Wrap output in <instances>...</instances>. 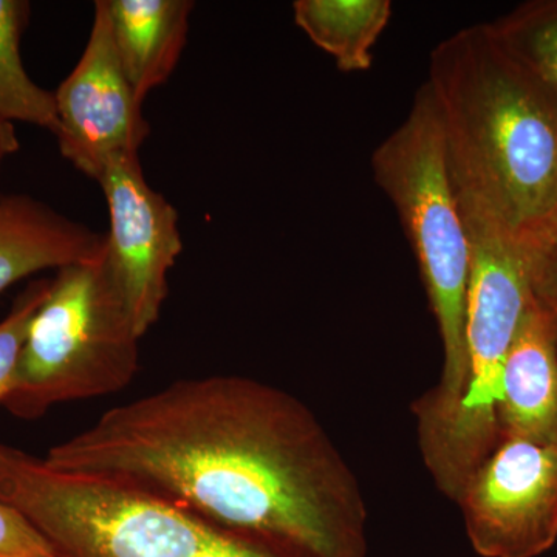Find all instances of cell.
Instances as JSON below:
<instances>
[{
    "instance_id": "cell-16",
    "label": "cell",
    "mask_w": 557,
    "mask_h": 557,
    "mask_svg": "<svg viewBox=\"0 0 557 557\" xmlns=\"http://www.w3.org/2000/svg\"><path fill=\"white\" fill-rule=\"evenodd\" d=\"M49 288L50 281L33 282L0 321V405L9 394L33 318L47 298Z\"/></svg>"
},
{
    "instance_id": "cell-18",
    "label": "cell",
    "mask_w": 557,
    "mask_h": 557,
    "mask_svg": "<svg viewBox=\"0 0 557 557\" xmlns=\"http://www.w3.org/2000/svg\"><path fill=\"white\" fill-rule=\"evenodd\" d=\"M531 289L534 298L547 310L557 332V247L528 251Z\"/></svg>"
},
{
    "instance_id": "cell-15",
    "label": "cell",
    "mask_w": 557,
    "mask_h": 557,
    "mask_svg": "<svg viewBox=\"0 0 557 557\" xmlns=\"http://www.w3.org/2000/svg\"><path fill=\"white\" fill-rule=\"evenodd\" d=\"M490 24L557 104V0L523 3Z\"/></svg>"
},
{
    "instance_id": "cell-14",
    "label": "cell",
    "mask_w": 557,
    "mask_h": 557,
    "mask_svg": "<svg viewBox=\"0 0 557 557\" xmlns=\"http://www.w3.org/2000/svg\"><path fill=\"white\" fill-rule=\"evenodd\" d=\"M30 3L0 0V120L21 121L57 132V100L53 91L39 87L25 70L21 38Z\"/></svg>"
},
{
    "instance_id": "cell-20",
    "label": "cell",
    "mask_w": 557,
    "mask_h": 557,
    "mask_svg": "<svg viewBox=\"0 0 557 557\" xmlns=\"http://www.w3.org/2000/svg\"><path fill=\"white\" fill-rule=\"evenodd\" d=\"M20 146L14 124L0 120V168H2L3 161L20 150Z\"/></svg>"
},
{
    "instance_id": "cell-8",
    "label": "cell",
    "mask_w": 557,
    "mask_h": 557,
    "mask_svg": "<svg viewBox=\"0 0 557 557\" xmlns=\"http://www.w3.org/2000/svg\"><path fill=\"white\" fill-rule=\"evenodd\" d=\"M54 100L61 156L95 182L110 160L138 153L149 137L143 102L116 54L106 0L95 2L86 49Z\"/></svg>"
},
{
    "instance_id": "cell-2",
    "label": "cell",
    "mask_w": 557,
    "mask_h": 557,
    "mask_svg": "<svg viewBox=\"0 0 557 557\" xmlns=\"http://www.w3.org/2000/svg\"><path fill=\"white\" fill-rule=\"evenodd\" d=\"M463 214L522 237L557 197V104L491 24L442 40L424 84Z\"/></svg>"
},
{
    "instance_id": "cell-12",
    "label": "cell",
    "mask_w": 557,
    "mask_h": 557,
    "mask_svg": "<svg viewBox=\"0 0 557 557\" xmlns=\"http://www.w3.org/2000/svg\"><path fill=\"white\" fill-rule=\"evenodd\" d=\"M113 44L139 101L171 78L188 39L190 0H106Z\"/></svg>"
},
{
    "instance_id": "cell-6",
    "label": "cell",
    "mask_w": 557,
    "mask_h": 557,
    "mask_svg": "<svg viewBox=\"0 0 557 557\" xmlns=\"http://www.w3.org/2000/svg\"><path fill=\"white\" fill-rule=\"evenodd\" d=\"M463 219L472 247L463 383L453 417L420 448L435 485L456 504L500 442L505 359L533 296L530 260L518 237L493 220L467 214Z\"/></svg>"
},
{
    "instance_id": "cell-9",
    "label": "cell",
    "mask_w": 557,
    "mask_h": 557,
    "mask_svg": "<svg viewBox=\"0 0 557 557\" xmlns=\"http://www.w3.org/2000/svg\"><path fill=\"white\" fill-rule=\"evenodd\" d=\"M97 182L109 211L106 260L143 336L159 321L168 274L183 249L178 212L150 188L138 153L110 160Z\"/></svg>"
},
{
    "instance_id": "cell-5",
    "label": "cell",
    "mask_w": 557,
    "mask_h": 557,
    "mask_svg": "<svg viewBox=\"0 0 557 557\" xmlns=\"http://www.w3.org/2000/svg\"><path fill=\"white\" fill-rule=\"evenodd\" d=\"M139 338L106 248L100 258L64 267L33 318L0 406L38 420L62 403L115 394L137 375Z\"/></svg>"
},
{
    "instance_id": "cell-10",
    "label": "cell",
    "mask_w": 557,
    "mask_h": 557,
    "mask_svg": "<svg viewBox=\"0 0 557 557\" xmlns=\"http://www.w3.org/2000/svg\"><path fill=\"white\" fill-rule=\"evenodd\" d=\"M498 431L500 440L557 445V332L534 295L505 359Z\"/></svg>"
},
{
    "instance_id": "cell-1",
    "label": "cell",
    "mask_w": 557,
    "mask_h": 557,
    "mask_svg": "<svg viewBox=\"0 0 557 557\" xmlns=\"http://www.w3.org/2000/svg\"><path fill=\"white\" fill-rule=\"evenodd\" d=\"M44 460L148 491L299 557H368L354 471L300 399L258 380L175 381L102 413Z\"/></svg>"
},
{
    "instance_id": "cell-7",
    "label": "cell",
    "mask_w": 557,
    "mask_h": 557,
    "mask_svg": "<svg viewBox=\"0 0 557 557\" xmlns=\"http://www.w3.org/2000/svg\"><path fill=\"white\" fill-rule=\"evenodd\" d=\"M482 557H537L557 541V445L504 438L457 502Z\"/></svg>"
},
{
    "instance_id": "cell-3",
    "label": "cell",
    "mask_w": 557,
    "mask_h": 557,
    "mask_svg": "<svg viewBox=\"0 0 557 557\" xmlns=\"http://www.w3.org/2000/svg\"><path fill=\"white\" fill-rule=\"evenodd\" d=\"M0 502L60 557H299L148 491L50 467L0 443Z\"/></svg>"
},
{
    "instance_id": "cell-4",
    "label": "cell",
    "mask_w": 557,
    "mask_h": 557,
    "mask_svg": "<svg viewBox=\"0 0 557 557\" xmlns=\"http://www.w3.org/2000/svg\"><path fill=\"white\" fill-rule=\"evenodd\" d=\"M372 171L397 209L442 338V376L412 405L421 448L446 426L460 398L472 262L467 222L426 86L418 91L408 119L373 150Z\"/></svg>"
},
{
    "instance_id": "cell-17",
    "label": "cell",
    "mask_w": 557,
    "mask_h": 557,
    "mask_svg": "<svg viewBox=\"0 0 557 557\" xmlns=\"http://www.w3.org/2000/svg\"><path fill=\"white\" fill-rule=\"evenodd\" d=\"M0 557H60L16 509L0 502Z\"/></svg>"
},
{
    "instance_id": "cell-11",
    "label": "cell",
    "mask_w": 557,
    "mask_h": 557,
    "mask_svg": "<svg viewBox=\"0 0 557 557\" xmlns=\"http://www.w3.org/2000/svg\"><path fill=\"white\" fill-rule=\"evenodd\" d=\"M106 234L27 194H0V293L42 270L100 258Z\"/></svg>"
},
{
    "instance_id": "cell-19",
    "label": "cell",
    "mask_w": 557,
    "mask_h": 557,
    "mask_svg": "<svg viewBox=\"0 0 557 557\" xmlns=\"http://www.w3.org/2000/svg\"><path fill=\"white\" fill-rule=\"evenodd\" d=\"M518 240L528 251L557 247V197L547 214Z\"/></svg>"
},
{
    "instance_id": "cell-13",
    "label": "cell",
    "mask_w": 557,
    "mask_h": 557,
    "mask_svg": "<svg viewBox=\"0 0 557 557\" xmlns=\"http://www.w3.org/2000/svg\"><path fill=\"white\" fill-rule=\"evenodd\" d=\"M296 25L343 72H366L392 16L388 0H296Z\"/></svg>"
}]
</instances>
